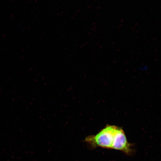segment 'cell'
Wrapping results in <instances>:
<instances>
[{
  "mask_svg": "<svg viewBox=\"0 0 161 161\" xmlns=\"http://www.w3.org/2000/svg\"><path fill=\"white\" fill-rule=\"evenodd\" d=\"M119 127L107 125L95 135L86 137L85 141L92 148L113 149L116 135Z\"/></svg>",
  "mask_w": 161,
  "mask_h": 161,
  "instance_id": "cell-1",
  "label": "cell"
},
{
  "mask_svg": "<svg viewBox=\"0 0 161 161\" xmlns=\"http://www.w3.org/2000/svg\"><path fill=\"white\" fill-rule=\"evenodd\" d=\"M113 149L120 151L128 156L132 155L134 152L133 146L128 142L124 130L120 127L116 135Z\"/></svg>",
  "mask_w": 161,
  "mask_h": 161,
  "instance_id": "cell-2",
  "label": "cell"
}]
</instances>
